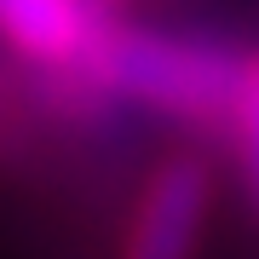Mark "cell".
Listing matches in <instances>:
<instances>
[{
	"label": "cell",
	"mask_w": 259,
	"mask_h": 259,
	"mask_svg": "<svg viewBox=\"0 0 259 259\" xmlns=\"http://www.w3.org/2000/svg\"><path fill=\"white\" fill-rule=\"evenodd\" d=\"M242 69L248 58H236L231 47H213L196 35H156V29H110L93 58L98 87L190 127H213V121L231 127Z\"/></svg>",
	"instance_id": "obj_1"
},
{
	"label": "cell",
	"mask_w": 259,
	"mask_h": 259,
	"mask_svg": "<svg viewBox=\"0 0 259 259\" xmlns=\"http://www.w3.org/2000/svg\"><path fill=\"white\" fill-rule=\"evenodd\" d=\"M110 35L104 0H0V40L52 69L93 75L98 40Z\"/></svg>",
	"instance_id": "obj_3"
},
{
	"label": "cell",
	"mask_w": 259,
	"mask_h": 259,
	"mask_svg": "<svg viewBox=\"0 0 259 259\" xmlns=\"http://www.w3.org/2000/svg\"><path fill=\"white\" fill-rule=\"evenodd\" d=\"M207 202H213V179L202 161L179 156L150 173V185L133 207L121 259H196L207 231Z\"/></svg>",
	"instance_id": "obj_2"
},
{
	"label": "cell",
	"mask_w": 259,
	"mask_h": 259,
	"mask_svg": "<svg viewBox=\"0 0 259 259\" xmlns=\"http://www.w3.org/2000/svg\"><path fill=\"white\" fill-rule=\"evenodd\" d=\"M231 144H236V173H242V190H248V207L259 213V52L242 69V93L231 110Z\"/></svg>",
	"instance_id": "obj_4"
}]
</instances>
